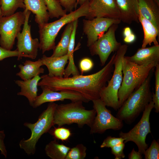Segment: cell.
Listing matches in <instances>:
<instances>
[{"label": "cell", "mask_w": 159, "mask_h": 159, "mask_svg": "<svg viewBox=\"0 0 159 159\" xmlns=\"http://www.w3.org/2000/svg\"><path fill=\"white\" fill-rule=\"evenodd\" d=\"M116 52L108 63L99 71L92 74L78 75L67 77L42 76L38 86L54 91L69 90L80 93L89 101L100 98L102 89L110 79L114 70Z\"/></svg>", "instance_id": "cell-1"}, {"label": "cell", "mask_w": 159, "mask_h": 159, "mask_svg": "<svg viewBox=\"0 0 159 159\" xmlns=\"http://www.w3.org/2000/svg\"><path fill=\"white\" fill-rule=\"evenodd\" d=\"M158 64L153 62L139 65L125 56L122 64V81L118 94L120 107L130 95L140 86Z\"/></svg>", "instance_id": "cell-2"}, {"label": "cell", "mask_w": 159, "mask_h": 159, "mask_svg": "<svg viewBox=\"0 0 159 159\" xmlns=\"http://www.w3.org/2000/svg\"><path fill=\"white\" fill-rule=\"evenodd\" d=\"M152 72L142 84L133 92L118 110L116 117L131 124L152 100L151 91Z\"/></svg>", "instance_id": "cell-3"}, {"label": "cell", "mask_w": 159, "mask_h": 159, "mask_svg": "<svg viewBox=\"0 0 159 159\" xmlns=\"http://www.w3.org/2000/svg\"><path fill=\"white\" fill-rule=\"evenodd\" d=\"M83 102H71L57 104L54 114V124L58 127L76 124L80 128L86 125L91 126L96 114L95 110H86Z\"/></svg>", "instance_id": "cell-4"}, {"label": "cell", "mask_w": 159, "mask_h": 159, "mask_svg": "<svg viewBox=\"0 0 159 159\" xmlns=\"http://www.w3.org/2000/svg\"><path fill=\"white\" fill-rule=\"evenodd\" d=\"M89 2H86L77 9L57 20L39 26V48L42 51V54L54 49L55 46V39L59 31L65 25L81 17L87 16L89 11Z\"/></svg>", "instance_id": "cell-5"}, {"label": "cell", "mask_w": 159, "mask_h": 159, "mask_svg": "<svg viewBox=\"0 0 159 159\" xmlns=\"http://www.w3.org/2000/svg\"><path fill=\"white\" fill-rule=\"evenodd\" d=\"M128 47L126 44L121 45L116 52L113 74L100 94V99L106 106L111 107L115 111L120 108L118 94L123 79L122 62Z\"/></svg>", "instance_id": "cell-6"}, {"label": "cell", "mask_w": 159, "mask_h": 159, "mask_svg": "<svg viewBox=\"0 0 159 159\" xmlns=\"http://www.w3.org/2000/svg\"><path fill=\"white\" fill-rule=\"evenodd\" d=\"M57 105L54 102H49L36 122L24 123V125L30 130L31 134L29 138L21 140L19 145L28 155L35 153L36 144L39 140L44 134L49 132L51 127L54 126V114Z\"/></svg>", "instance_id": "cell-7"}, {"label": "cell", "mask_w": 159, "mask_h": 159, "mask_svg": "<svg viewBox=\"0 0 159 159\" xmlns=\"http://www.w3.org/2000/svg\"><path fill=\"white\" fill-rule=\"evenodd\" d=\"M154 107V103L152 100L143 112L142 117L138 123L129 132H124L121 131L119 133V137L124 139V143L133 142L138 147V152L142 155L148 148L146 138L148 133H151L150 116Z\"/></svg>", "instance_id": "cell-8"}, {"label": "cell", "mask_w": 159, "mask_h": 159, "mask_svg": "<svg viewBox=\"0 0 159 159\" xmlns=\"http://www.w3.org/2000/svg\"><path fill=\"white\" fill-rule=\"evenodd\" d=\"M92 101L96 114L90 127L91 134H102L108 130H118L122 128L123 121L113 116L100 98Z\"/></svg>", "instance_id": "cell-9"}, {"label": "cell", "mask_w": 159, "mask_h": 159, "mask_svg": "<svg viewBox=\"0 0 159 159\" xmlns=\"http://www.w3.org/2000/svg\"><path fill=\"white\" fill-rule=\"evenodd\" d=\"M25 18L24 11L0 17V46L8 50L12 49L15 39L24 23Z\"/></svg>", "instance_id": "cell-10"}, {"label": "cell", "mask_w": 159, "mask_h": 159, "mask_svg": "<svg viewBox=\"0 0 159 159\" xmlns=\"http://www.w3.org/2000/svg\"><path fill=\"white\" fill-rule=\"evenodd\" d=\"M118 24H113L108 29L107 32L101 35L97 40L89 47L92 56H98L101 66L105 65L110 54L116 52L121 44L117 41L115 37V32Z\"/></svg>", "instance_id": "cell-11"}, {"label": "cell", "mask_w": 159, "mask_h": 159, "mask_svg": "<svg viewBox=\"0 0 159 159\" xmlns=\"http://www.w3.org/2000/svg\"><path fill=\"white\" fill-rule=\"evenodd\" d=\"M25 18L21 32H19L16 37L17 39L16 50L26 55L27 58L35 59L38 55L39 42L37 38H32L31 32V25L29 20L31 11L24 9Z\"/></svg>", "instance_id": "cell-12"}, {"label": "cell", "mask_w": 159, "mask_h": 159, "mask_svg": "<svg viewBox=\"0 0 159 159\" xmlns=\"http://www.w3.org/2000/svg\"><path fill=\"white\" fill-rule=\"evenodd\" d=\"M120 19L100 17L83 20V32L87 36V46L90 47L98 39L100 35L107 31L112 24H119Z\"/></svg>", "instance_id": "cell-13"}, {"label": "cell", "mask_w": 159, "mask_h": 159, "mask_svg": "<svg viewBox=\"0 0 159 159\" xmlns=\"http://www.w3.org/2000/svg\"><path fill=\"white\" fill-rule=\"evenodd\" d=\"M42 93L36 98L32 107L37 108L46 102L64 101L69 100L71 102L82 101L87 103L89 101L79 92L69 90L54 91L46 88L42 89Z\"/></svg>", "instance_id": "cell-14"}, {"label": "cell", "mask_w": 159, "mask_h": 159, "mask_svg": "<svg viewBox=\"0 0 159 159\" xmlns=\"http://www.w3.org/2000/svg\"><path fill=\"white\" fill-rule=\"evenodd\" d=\"M88 11L87 19L103 17L120 19L115 0H90Z\"/></svg>", "instance_id": "cell-15"}, {"label": "cell", "mask_w": 159, "mask_h": 159, "mask_svg": "<svg viewBox=\"0 0 159 159\" xmlns=\"http://www.w3.org/2000/svg\"><path fill=\"white\" fill-rule=\"evenodd\" d=\"M120 14V20L130 24L133 22H139L138 0H115Z\"/></svg>", "instance_id": "cell-16"}, {"label": "cell", "mask_w": 159, "mask_h": 159, "mask_svg": "<svg viewBox=\"0 0 159 159\" xmlns=\"http://www.w3.org/2000/svg\"><path fill=\"white\" fill-rule=\"evenodd\" d=\"M139 13L159 30V0H138Z\"/></svg>", "instance_id": "cell-17"}, {"label": "cell", "mask_w": 159, "mask_h": 159, "mask_svg": "<svg viewBox=\"0 0 159 159\" xmlns=\"http://www.w3.org/2000/svg\"><path fill=\"white\" fill-rule=\"evenodd\" d=\"M127 59L139 65L148 62H159V44L149 47L139 48L131 56H125Z\"/></svg>", "instance_id": "cell-18"}, {"label": "cell", "mask_w": 159, "mask_h": 159, "mask_svg": "<svg viewBox=\"0 0 159 159\" xmlns=\"http://www.w3.org/2000/svg\"><path fill=\"white\" fill-rule=\"evenodd\" d=\"M43 65L47 67L50 77H63L65 67L68 62L67 54L59 57H48L43 55L41 58Z\"/></svg>", "instance_id": "cell-19"}, {"label": "cell", "mask_w": 159, "mask_h": 159, "mask_svg": "<svg viewBox=\"0 0 159 159\" xmlns=\"http://www.w3.org/2000/svg\"><path fill=\"white\" fill-rule=\"evenodd\" d=\"M25 9L35 14V21L39 26L47 23L49 16L47 7L44 0H24Z\"/></svg>", "instance_id": "cell-20"}, {"label": "cell", "mask_w": 159, "mask_h": 159, "mask_svg": "<svg viewBox=\"0 0 159 159\" xmlns=\"http://www.w3.org/2000/svg\"><path fill=\"white\" fill-rule=\"evenodd\" d=\"M41 79V77L38 75L31 79L25 80H18L15 81V83L21 88L20 91L17 95L25 97L32 107L37 96L38 85Z\"/></svg>", "instance_id": "cell-21"}, {"label": "cell", "mask_w": 159, "mask_h": 159, "mask_svg": "<svg viewBox=\"0 0 159 159\" xmlns=\"http://www.w3.org/2000/svg\"><path fill=\"white\" fill-rule=\"evenodd\" d=\"M43 65L41 59H39L35 61L26 60L23 64H21L18 65L20 71L16 75L22 80L31 79L44 73V69L41 67Z\"/></svg>", "instance_id": "cell-22"}, {"label": "cell", "mask_w": 159, "mask_h": 159, "mask_svg": "<svg viewBox=\"0 0 159 159\" xmlns=\"http://www.w3.org/2000/svg\"><path fill=\"white\" fill-rule=\"evenodd\" d=\"M138 19L142 26L144 32L141 48H145L148 45L150 46L152 43L155 45H158L157 37H159V30L151 22L144 18L139 13Z\"/></svg>", "instance_id": "cell-23"}, {"label": "cell", "mask_w": 159, "mask_h": 159, "mask_svg": "<svg viewBox=\"0 0 159 159\" xmlns=\"http://www.w3.org/2000/svg\"><path fill=\"white\" fill-rule=\"evenodd\" d=\"M78 19L73 21V29L72 32L67 55L68 64L65 69L64 77H69L71 75L75 76L80 74L79 72L75 65L74 59V52L75 44V36L78 24Z\"/></svg>", "instance_id": "cell-24"}, {"label": "cell", "mask_w": 159, "mask_h": 159, "mask_svg": "<svg viewBox=\"0 0 159 159\" xmlns=\"http://www.w3.org/2000/svg\"><path fill=\"white\" fill-rule=\"evenodd\" d=\"M72 29L73 21L67 24L60 41L53 49L51 57H59L67 54Z\"/></svg>", "instance_id": "cell-25"}, {"label": "cell", "mask_w": 159, "mask_h": 159, "mask_svg": "<svg viewBox=\"0 0 159 159\" xmlns=\"http://www.w3.org/2000/svg\"><path fill=\"white\" fill-rule=\"evenodd\" d=\"M70 148L55 139L46 145L44 150L47 155L52 159H65Z\"/></svg>", "instance_id": "cell-26"}, {"label": "cell", "mask_w": 159, "mask_h": 159, "mask_svg": "<svg viewBox=\"0 0 159 159\" xmlns=\"http://www.w3.org/2000/svg\"><path fill=\"white\" fill-rule=\"evenodd\" d=\"M1 9L3 16L12 15L18 8L25 9L24 0H0Z\"/></svg>", "instance_id": "cell-27"}, {"label": "cell", "mask_w": 159, "mask_h": 159, "mask_svg": "<svg viewBox=\"0 0 159 159\" xmlns=\"http://www.w3.org/2000/svg\"><path fill=\"white\" fill-rule=\"evenodd\" d=\"M51 18H58L67 14V11L63 9L58 0H44Z\"/></svg>", "instance_id": "cell-28"}, {"label": "cell", "mask_w": 159, "mask_h": 159, "mask_svg": "<svg viewBox=\"0 0 159 159\" xmlns=\"http://www.w3.org/2000/svg\"><path fill=\"white\" fill-rule=\"evenodd\" d=\"M87 148L82 144L70 148L65 159H84L86 156Z\"/></svg>", "instance_id": "cell-29"}, {"label": "cell", "mask_w": 159, "mask_h": 159, "mask_svg": "<svg viewBox=\"0 0 159 159\" xmlns=\"http://www.w3.org/2000/svg\"><path fill=\"white\" fill-rule=\"evenodd\" d=\"M49 131L55 139L62 141L67 140L72 135L71 131L69 129L62 126L54 127L52 130H50Z\"/></svg>", "instance_id": "cell-30"}, {"label": "cell", "mask_w": 159, "mask_h": 159, "mask_svg": "<svg viewBox=\"0 0 159 159\" xmlns=\"http://www.w3.org/2000/svg\"><path fill=\"white\" fill-rule=\"evenodd\" d=\"M155 93L152 95V101L154 105L155 112L157 113L159 112V64L155 67Z\"/></svg>", "instance_id": "cell-31"}, {"label": "cell", "mask_w": 159, "mask_h": 159, "mask_svg": "<svg viewBox=\"0 0 159 159\" xmlns=\"http://www.w3.org/2000/svg\"><path fill=\"white\" fill-rule=\"evenodd\" d=\"M145 159H159V144L154 139L150 147L145 151L144 154Z\"/></svg>", "instance_id": "cell-32"}, {"label": "cell", "mask_w": 159, "mask_h": 159, "mask_svg": "<svg viewBox=\"0 0 159 159\" xmlns=\"http://www.w3.org/2000/svg\"><path fill=\"white\" fill-rule=\"evenodd\" d=\"M16 57L19 60L22 57H27L25 55L19 52L16 49L14 51L5 49L0 46V61L9 57Z\"/></svg>", "instance_id": "cell-33"}, {"label": "cell", "mask_w": 159, "mask_h": 159, "mask_svg": "<svg viewBox=\"0 0 159 159\" xmlns=\"http://www.w3.org/2000/svg\"><path fill=\"white\" fill-rule=\"evenodd\" d=\"M124 139L121 137L116 138L109 136L104 140L100 145V147L101 148H111L117 144L124 142Z\"/></svg>", "instance_id": "cell-34"}, {"label": "cell", "mask_w": 159, "mask_h": 159, "mask_svg": "<svg viewBox=\"0 0 159 159\" xmlns=\"http://www.w3.org/2000/svg\"><path fill=\"white\" fill-rule=\"evenodd\" d=\"M94 65V63L90 58L85 57L82 59L79 64V67L81 74L87 72L91 70L93 68Z\"/></svg>", "instance_id": "cell-35"}, {"label": "cell", "mask_w": 159, "mask_h": 159, "mask_svg": "<svg viewBox=\"0 0 159 159\" xmlns=\"http://www.w3.org/2000/svg\"><path fill=\"white\" fill-rule=\"evenodd\" d=\"M125 144L123 142L111 148V153L114 155L115 159H121L125 157L123 152Z\"/></svg>", "instance_id": "cell-36"}, {"label": "cell", "mask_w": 159, "mask_h": 159, "mask_svg": "<svg viewBox=\"0 0 159 159\" xmlns=\"http://www.w3.org/2000/svg\"><path fill=\"white\" fill-rule=\"evenodd\" d=\"M62 6L64 7L67 12H69L73 11L76 8L78 4L79 0H58Z\"/></svg>", "instance_id": "cell-37"}, {"label": "cell", "mask_w": 159, "mask_h": 159, "mask_svg": "<svg viewBox=\"0 0 159 159\" xmlns=\"http://www.w3.org/2000/svg\"><path fill=\"white\" fill-rule=\"evenodd\" d=\"M5 137V135L4 131H0V150L1 154L6 158L7 154V151L4 143V140Z\"/></svg>", "instance_id": "cell-38"}, {"label": "cell", "mask_w": 159, "mask_h": 159, "mask_svg": "<svg viewBox=\"0 0 159 159\" xmlns=\"http://www.w3.org/2000/svg\"><path fill=\"white\" fill-rule=\"evenodd\" d=\"M142 155L138 151H135L134 148H133L129 154L128 158L129 159H142L143 158Z\"/></svg>", "instance_id": "cell-39"}, {"label": "cell", "mask_w": 159, "mask_h": 159, "mask_svg": "<svg viewBox=\"0 0 159 159\" xmlns=\"http://www.w3.org/2000/svg\"><path fill=\"white\" fill-rule=\"evenodd\" d=\"M136 39V36L133 33L127 37H124L123 40L126 43L130 44L134 42Z\"/></svg>", "instance_id": "cell-40"}, {"label": "cell", "mask_w": 159, "mask_h": 159, "mask_svg": "<svg viewBox=\"0 0 159 159\" xmlns=\"http://www.w3.org/2000/svg\"><path fill=\"white\" fill-rule=\"evenodd\" d=\"M132 33V30L129 27H126L123 29V35L124 37H127Z\"/></svg>", "instance_id": "cell-41"}, {"label": "cell", "mask_w": 159, "mask_h": 159, "mask_svg": "<svg viewBox=\"0 0 159 159\" xmlns=\"http://www.w3.org/2000/svg\"><path fill=\"white\" fill-rule=\"evenodd\" d=\"M89 0H79L78 4L81 5L86 2L89 1Z\"/></svg>", "instance_id": "cell-42"}, {"label": "cell", "mask_w": 159, "mask_h": 159, "mask_svg": "<svg viewBox=\"0 0 159 159\" xmlns=\"http://www.w3.org/2000/svg\"><path fill=\"white\" fill-rule=\"evenodd\" d=\"M2 13L1 11V2H0V17L2 16Z\"/></svg>", "instance_id": "cell-43"}]
</instances>
